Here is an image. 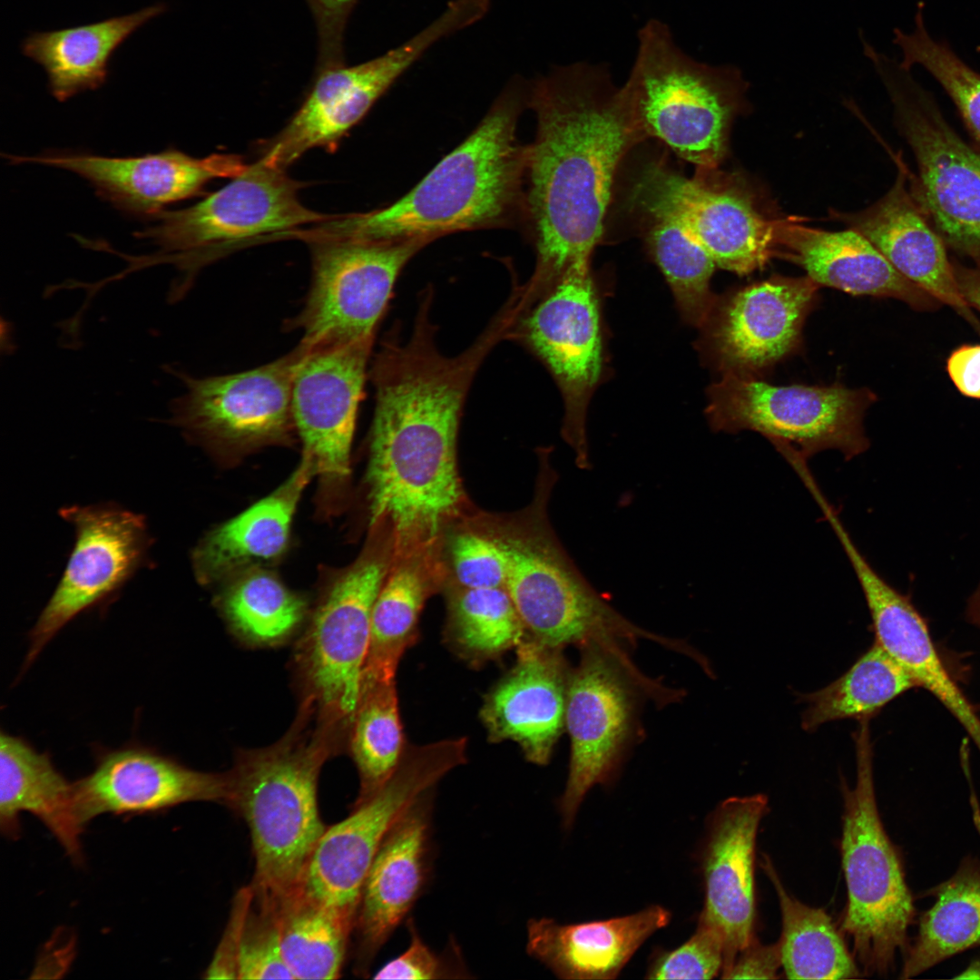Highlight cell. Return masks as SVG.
<instances>
[{"instance_id":"6da1fadb","label":"cell","mask_w":980,"mask_h":980,"mask_svg":"<svg viewBox=\"0 0 980 980\" xmlns=\"http://www.w3.org/2000/svg\"><path fill=\"white\" fill-rule=\"evenodd\" d=\"M427 312L404 338L393 328L368 376L375 388L366 482L369 526L387 524L394 554L439 544L468 515L457 468V438L466 396L495 348L479 335L456 356L441 352Z\"/></svg>"},{"instance_id":"7a4b0ae2","label":"cell","mask_w":980,"mask_h":980,"mask_svg":"<svg viewBox=\"0 0 980 980\" xmlns=\"http://www.w3.org/2000/svg\"><path fill=\"white\" fill-rule=\"evenodd\" d=\"M528 107L536 134L529 145L524 225L536 260L522 299L530 306L570 269L591 263L621 167L648 139L623 85H615L603 64L553 68L530 83Z\"/></svg>"},{"instance_id":"3957f363","label":"cell","mask_w":980,"mask_h":980,"mask_svg":"<svg viewBox=\"0 0 980 980\" xmlns=\"http://www.w3.org/2000/svg\"><path fill=\"white\" fill-rule=\"evenodd\" d=\"M530 83L511 81L466 139L410 191L386 207L335 215L317 239L388 240L524 223L529 145L517 138Z\"/></svg>"},{"instance_id":"277c9868","label":"cell","mask_w":980,"mask_h":980,"mask_svg":"<svg viewBox=\"0 0 980 980\" xmlns=\"http://www.w3.org/2000/svg\"><path fill=\"white\" fill-rule=\"evenodd\" d=\"M549 457V451L539 452L534 500L515 517L470 516L505 555V589L527 638L555 649L592 639L635 643L645 638L668 646L670 640L636 626L612 607L562 546L547 515L558 479Z\"/></svg>"},{"instance_id":"5b68a950","label":"cell","mask_w":980,"mask_h":980,"mask_svg":"<svg viewBox=\"0 0 980 980\" xmlns=\"http://www.w3.org/2000/svg\"><path fill=\"white\" fill-rule=\"evenodd\" d=\"M271 746L241 751L229 777L227 806L246 821L255 860L254 894L277 898L295 888L326 829L318 806L322 765L338 733L317 721L305 731L300 712Z\"/></svg>"},{"instance_id":"8992f818","label":"cell","mask_w":980,"mask_h":980,"mask_svg":"<svg viewBox=\"0 0 980 980\" xmlns=\"http://www.w3.org/2000/svg\"><path fill=\"white\" fill-rule=\"evenodd\" d=\"M643 143V142H642ZM638 145L621 167L612 203L634 220L676 224L716 266L740 276L761 269L776 254L775 223L740 173L696 168L688 177L665 152Z\"/></svg>"},{"instance_id":"52a82bcc","label":"cell","mask_w":980,"mask_h":980,"mask_svg":"<svg viewBox=\"0 0 980 980\" xmlns=\"http://www.w3.org/2000/svg\"><path fill=\"white\" fill-rule=\"evenodd\" d=\"M623 87L647 139L654 138L696 168H719L734 119L746 108L748 83L732 66L686 54L666 24L647 21Z\"/></svg>"},{"instance_id":"ba28073f","label":"cell","mask_w":980,"mask_h":980,"mask_svg":"<svg viewBox=\"0 0 980 980\" xmlns=\"http://www.w3.org/2000/svg\"><path fill=\"white\" fill-rule=\"evenodd\" d=\"M857 779L844 785L841 859L848 902L841 929L865 973L887 975L906 951L916 912L903 862L880 818L868 719L855 733Z\"/></svg>"},{"instance_id":"9c48e42d","label":"cell","mask_w":980,"mask_h":980,"mask_svg":"<svg viewBox=\"0 0 980 980\" xmlns=\"http://www.w3.org/2000/svg\"><path fill=\"white\" fill-rule=\"evenodd\" d=\"M371 533L366 549L320 600L296 652L301 709L338 730L350 729L359 703L373 607L394 554L387 526Z\"/></svg>"},{"instance_id":"30bf717a","label":"cell","mask_w":980,"mask_h":980,"mask_svg":"<svg viewBox=\"0 0 980 980\" xmlns=\"http://www.w3.org/2000/svg\"><path fill=\"white\" fill-rule=\"evenodd\" d=\"M873 63L915 155L910 193L945 244L980 266V154L949 126L909 70L883 54Z\"/></svg>"},{"instance_id":"8fae6325","label":"cell","mask_w":980,"mask_h":980,"mask_svg":"<svg viewBox=\"0 0 980 980\" xmlns=\"http://www.w3.org/2000/svg\"><path fill=\"white\" fill-rule=\"evenodd\" d=\"M466 760L464 738L406 748L384 786L353 807L348 818L326 828L297 887L354 926L364 881L390 828L416 799Z\"/></svg>"},{"instance_id":"7c38bea8","label":"cell","mask_w":980,"mask_h":980,"mask_svg":"<svg viewBox=\"0 0 980 980\" xmlns=\"http://www.w3.org/2000/svg\"><path fill=\"white\" fill-rule=\"evenodd\" d=\"M304 183L261 158L221 189L190 207L164 211L155 222L138 231L182 270L196 272L204 264L235 248L315 225L335 215L303 205Z\"/></svg>"},{"instance_id":"4fadbf2b","label":"cell","mask_w":980,"mask_h":980,"mask_svg":"<svg viewBox=\"0 0 980 980\" xmlns=\"http://www.w3.org/2000/svg\"><path fill=\"white\" fill-rule=\"evenodd\" d=\"M708 396L706 416L715 431H755L775 447L792 448L807 459L838 450L850 460L869 446L863 420L876 396L865 387L773 386L722 375Z\"/></svg>"},{"instance_id":"5bb4252c","label":"cell","mask_w":980,"mask_h":980,"mask_svg":"<svg viewBox=\"0 0 980 980\" xmlns=\"http://www.w3.org/2000/svg\"><path fill=\"white\" fill-rule=\"evenodd\" d=\"M620 643L594 639L583 642L579 645L580 662L570 671L564 724L571 757L559 802L566 829L588 791L614 775L632 736L636 690L642 688L661 701L676 697L640 673Z\"/></svg>"},{"instance_id":"9a60e30c","label":"cell","mask_w":980,"mask_h":980,"mask_svg":"<svg viewBox=\"0 0 980 980\" xmlns=\"http://www.w3.org/2000/svg\"><path fill=\"white\" fill-rule=\"evenodd\" d=\"M431 242L426 238L308 241L310 286L302 308L284 328L299 331V343L307 347L375 338L400 272Z\"/></svg>"},{"instance_id":"2e32d148","label":"cell","mask_w":980,"mask_h":980,"mask_svg":"<svg viewBox=\"0 0 980 980\" xmlns=\"http://www.w3.org/2000/svg\"><path fill=\"white\" fill-rule=\"evenodd\" d=\"M511 340L528 348L551 373L564 399L562 436L574 452L575 465L590 469L586 415L603 370L600 304L591 263L570 269L523 312Z\"/></svg>"},{"instance_id":"e0dca14e","label":"cell","mask_w":980,"mask_h":980,"mask_svg":"<svg viewBox=\"0 0 980 980\" xmlns=\"http://www.w3.org/2000/svg\"><path fill=\"white\" fill-rule=\"evenodd\" d=\"M299 357L298 345L241 372L204 377L179 373L186 390L173 400L171 421L189 439L215 452L289 444L296 433L291 392Z\"/></svg>"},{"instance_id":"ac0fdd59","label":"cell","mask_w":980,"mask_h":980,"mask_svg":"<svg viewBox=\"0 0 980 980\" xmlns=\"http://www.w3.org/2000/svg\"><path fill=\"white\" fill-rule=\"evenodd\" d=\"M473 23L470 6L463 0H451L435 21L406 43L368 62L325 71L288 124L265 145L261 159L286 170L310 149L334 151L429 47Z\"/></svg>"},{"instance_id":"d6986e66","label":"cell","mask_w":980,"mask_h":980,"mask_svg":"<svg viewBox=\"0 0 980 980\" xmlns=\"http://www.w3.org/2000/svg\"><path fill=\"white\" fill-rule=\"evenodd\" d=\"M59 514L74 526L75 542L30 632L24 669L75 616L114 595L144 565L152 544L145 517L113 504L65 506Z\"/></svg>"},{"instance_id":"ffe728a7","label":"cell","mask_w":980,"mask_h":980,"mask_svg":"<svg viewBox=\"0 0 980 980\" xmlns=\"http://www.w3.org/2000/svg\"><path fill=\"white\" fill-rule=\"evenodd\" d=\"M375 338L346 344L307 347L300 343L291 407L303 455L328 491L350 474V453L358 409L364 394Z\"/></svg>"},{"instance_id":"44dd1931","label":"cell","mask_w":980,"mask_h":980,"mask_svg":"<svg viewBox=\"0 0 980 980\" xmlns=\"http://www.w3.org/2000/svg\"><path fill=\"white\" fill-rule=\"evenodd\" d=\"M818 287L775 275L717 298L701 327L703 353L722 375L757 377L798 348Z\"/></svg>"},{"instance_id":"7402d4cb","label":"cell","mask_w":980,"mask_h":980,"mask_svg":"<svg viewBox=\"0 0 980 980\" xmlns=\"http://www.w3.org/2000/svg\"><path fill=\"white\" fill-rule=\"evenodd\" d=\"M6 159L13 164L37 163L72 172L118 210L142 218H154L167 206L201 192L212 180L235 178L249 166L237 154L195 158L174 148L130 157L57 152Z\"/></svg>"},{"instance_id":"603a6c76","label":"cell","mask_w":980,"mask_h":980,"mask_svg":"<svg viewBox=\"0 0 980 980\" xmlns=\"http://www.w3.org/2000/svg\"><path fill=\"white\" fill-rule=\"evenodd\" d=\"M768 810L762 794L722 801L710 820L702 856L704 906L698 921L724 943L722 977L756 938L754 861L760 823Z\"/></svg>"},{"instance_id":"cb8c5ba5","label":"cell","mask_w":980,"mask_h":980,"mask_svg":"<svg viewBox=\"0 0 980 980\" xmlns=\"http://www.w3.org/2000/svg\"><path fill=\"white\" fill-rule=\"evenodd\" d=\"M416 799L382 840L364 881L353 932L355 971L365 976L427 886L432 864V791Z\"/></svg>"},{"instance_id":"d4e9b609","label":"cell","mask_w":980,"mask_h":980,"mask_svg":"<svg viewBox=\"0 0 980 980\" xmlns=\"http://www.w3.org/2000/svg\"><path fill=\"white\" fill-rule=\"evenodd\" d=\"M82 823L105 814L161 811L191 801L227 805L228 772L189 769L152 750L128 747L100 757L94 769L74 782Z\"/></svg>"},{"instance_id":"484cf974","label":"cell","mask_w":980,"mask_h":980,"mask_svg":"<svg viewBox=\"0 0 980 980\" xmlns=\"http://www.w3.org/2000/svg\"><path fill=\"white\" fill-rule=\"evenodd\" d=\"M562 649L525 638L516 662L487 694L480 717L492 741L516 742L530 761L546 764L563 732L568 669Z\"/></svg>"},{"instance_id":"4316f807","label":"cell","mask_w":980,"mask_h":980,"mask_svg":"<svg viewBox=\"0 0 980 980\" xmlns=\"http://www.w3.org/2000/svg\"><path fill=\"white\" fill-rule=\"evenodd\" d=\"M897 176L877 202L857 212L830 211L865 236L906 279L964 317L980 333V323L964 299L946 244L906 189L908 170L896 158Z\"/></svg>"},{"instance_id":"83f0119b","label":"cell","mask_w":980,"mask_h":980,"mask_svg":"<svg viewBox=\"0 0 980 980\" xmlns=\"http://www.w3.org/2000/svg\"><path fill=\"white\" fill-rule=\"evenodd\" d=\"M778 253L802 267L819 286L854 295L893 298L916 309L937 303L932 296L901 275L860 232L847 228L830 231L777 219ZM777 253V254H778Z\"/></svg>"},{"instance_id":"f1b7e54d","label":"cell","mask_w":980,"mask_h":980,"mask_svg":"<svg viewBox=\"0 0 980 980\" xmlns=\"http://www.w3.org/2000/svg\"><path fill=\"white\" fill-rule=\"evenodd\" d=\"M671 916L669 910L654 905L628 916L579 924L531 919L526 950L561 979H614Z\"/></svg>"},{"instance_id":"f546056e","label":"cell","mask_w":980,"mask_h":980,"mask_svg":"<svg viewBox=\"0 0 980 980\" xmlns=\"http://www.w3.org/2000/svg\"><path fill=\"white\" fill-rule=\"evenodd\" d=\"M448 578L444 543L394 555L376 599L361 690L395 681L399 662L416 639L426 600Z\"/></svg>"},{"instance_id":"4dcf8cb0","label":"cell","mask_w":980,"mask_h":980,"mask_svg":"<svg viewBox=\"0 0 980 980\" xmlns=\"http://www.w3.org/2000/svg\"><path fill=\"white\" fill-rule=\"evenodd\" d=\"M313 476L311 461L302 456L276 490L207 533L191 555L198 582L210 584L246 564L279 556L287 547L302 492Z\"/></svg>"},{"instance_id":"1f68e13d","label":"cell","mask_w":980,"mask_h":980,"mask_svg":"<svg viewBox=\"0 0 980 980\" xmlns=\"http://www.w3.org/2000/svg\"><path fill=\"white\" fill-rule=\"evenodd\" d=\"M38 818L63 846L73 861L83 858L80 837L84 825L74 800V785L54 767L50 756L38 752L23 738L1 732L0 828L15 838L19 814Z\"/></svg>"},{"instance_id":"d6a6232c","label":"cell","mask_w":980,"mask_h":980,"mask_svg":"<svg viewBox=\"0 0 980 980\" xmlns=\"http://www.w3.org/2000/svg\"><path fill=\"white\" fill-rule=\"evenodd\" d=\"M876 642L957 720L980 752V716L945 666L924 617L893 586L867 600Z\"/></svg>"},{"instance_id":"836d02e7","label":"cell","mask_w":980,"mask_h":980,"mask_svg":"<svg viewBox=\"0 0 980 980\" xmlns=\"http://www.w3.org/2000/svg\"><path fill=\"white\" fill-rule=\"evenodd\" d=\"M165 10V5L156 4L94 24L33 33L24 40L22 52L44 68L51 93L64 102L100 88L107 79L109 62L116 49Z\"/></svg>"},{"instance_id":"e575fe53","label":"cell","mask_w":980,"mask_h":980,"mask_svg":"<svg viewBox=\"0 0 980 980\" xmlns=\"http://www.w3.org/2000/svg\"><path fill=\"white\" fill-rule=\"evenodd\" d=\"M926 895L935 902L919 916L917 933L903 955L902 979L980 946L979 858H964L950 878Z\"/></svg>"},{"instance_id":"d590c367","label":"cell","mask_w":980,"mask_h":980,"mask_svg":"<svg viewBox=\"0 0 980 980\" xmlns=\"http://www.w3.org/2000/svg\"><path fill=\"white\" fill-rule=\"evenodd\" d=\"M764 870L777 893L782 931L779 941L781 965L789 979H850L859 975L853 956L830 916L809 906L783 887L768 857Z\"/></svg>"},{"instance_id":"8d00e7d4","label":"cell","mask_w":980,"mask_h":980,"mask_svg":"<svg viewBox=\"0 0 980 980\" xmlns=\"http://www.w3.org/2000/svg\"><path fill=\"white\" fill-rule=\"evenodd\" d=\"M272 900L283 958L295 979L338 978L354 926L297 887Z\"/></svg>"},{"instance_id":"74e56055","label":"cell","mask_w":980,"mask_h":980,"mask_svg":"<svg viewBox=\"0 0 980 980\" xmlns=\"http://www.w3.org/2000/svg\"><path fill=\"white\" fill-rule=\"evenodd\" d=\"M914 687L909 673L875 642L842 676L802 697L801 726L813 731L833 720L869 719Z\"/></svg>"},{"instance_id":"f35d334b","label":"cell","mask_w":980,"mask_h":980,"mask_svg":"<svg viewBox=\"0 0 980 980\" xmlns=\"http://www.w3.org/2000/svg\"><path fill=\"white\" fill-rule=\"evenodd\" d=\"M217 604L233 632L256 646L283 642L296 632L308 612L301 596L258 567L236 571L218 595Z\"/></svg>"},{"instance_id":"ab89813d","label":"cell","mask_w":980,"mask_h":980,"mask_svg":"<svg viewBox=\"0 0 980 980\" xmlns=\"http://www.w3.org/2000/svg\"><path fill=\"white\" fill-rule=\"evenodd\" d=\"M349 747L360 783L355 807L384 786L406 750L395 681L361 690L349 729Z\"/></svg>"},{"instance_id":"60d3db41","label":"cell","mask_w":980,"mask_h":980,"mask_svg":"<svg viewBox=\"0 0 980 980\" xmlns=\"http://www.w3.org/2000/svg\"><path fill=\"white\" fill-rule=\"evenodd\" d=\"M632 221L664 275L682 318L701 328L717 300L710 287L715 262L670 220L641 218Z\"/></svg>"},{"instance_id":"b9f144b4","label":"cell","mask_w":980,"mask_h":980,"mask_svg":"<svg viewBox=\"0 0 980 980\" xmlns=\"http://www.w3.org/2000/svg\"><path fill=\"white\" fill-rule=\"evenodd\" d=\"M448 592V630L463 652L491 658L517 647L527 638L524 626L505 587L460 588Z\"/></svg>"},{"instance_id":"7bdbcfd3","label":"cell","mask_w":980,"mask_h":980,"mask_svg":"<svg viewBox=\"0 0 980 980\" xmlns=\"http://www.w3.org/2000/svg\"><path fill=\"white\" fill-rule=\"evenodd\" d=\"M894 43L902 51L901 66L924 67L941 84L956 105L967 128L980 143V74L966 64L946 44L935 40L924 21L919 3L911 32L894 30Z\"/></svg>"},{"instance_id":"ee69618b","label":"cell","mask_w":980,"mask_h":980,"mask_svg":"<svg viewBox=\"0 0 980 980\" xmlns=\"http://www.w3.org/2000/svg\"><path fill=\"white\" fill-rule=\"evenodd\" d=\"M444 555L453 586L505 587L506 562L497 544L467 516L446 533Z\"/></svg>"},{"instance_id":"f6af8a7d","label":"cell","mask_w":980,"mask_h":980,"mask_svg":"<svg viewBox=\"0 0 980 980\" xmlns=\"http://www.w3.org/2000/svg\"><path fill=\"white\" fill-rule=\"evenodd\" d=\"M238 979H295L283 958L273 900L254 892L242 933Z\"/></svg>"},{"instance_id":"bcb514c9","label":"cell","mask_w":980,"mask_h":980,"mask_svg":"<svg viewBox=\"0 0 980 980\" xmlns=\"http://www.w3.org/2000/svg\"><path fill=\"white\" fill-rule=\"evenodd\" d=\"M724 943L720 933L698 921L694 934L679 947L657 952L646 972L648 979H711L721 974Z\"/></svg>"},{"instance_id":"7dc6e473","label":"cell","mask_w":980,"mask_h":980,"mask_svg":"<svg viewBox=\"0 0 980 980\" xmlns=\"http://www.w3.org/2000/svg\"><path fill=\"white\" fill-rule=\"evenodd\" d=\"M410 942L398 956L384 965L375 979H448L470 977L460 950L455 943L441 954L432 950L420 936L413 919L408 921Z\"/></svg>"},{"instance_id":"c3c4849f","label":"cell","mask_w":980,"mask_h":980,"mask_svg":"<svg viewBox=\"0 0 980 980\" xmlns=\"http://www.w3.org/2000/svg\"><path fill=\"white\" fill-rule=\"evenodd\" d=\"M253 899L251 885L239 890L212 960L204 972L206 979H238L239 956L246 917Z\"/></svg>"},{"instance_id":"681fc988","label":"cell","mask_w":980,"mask_h":980,"mask_svg":"<svg viewBox=\"0 0 980 980\" xmlns=\"http://www.w3.org/2000/svg\"><path fill=\"white\" fill-rule=\"evenodd\" d=\"M781 965L779 942L762 945L756 939L737 956L724 979H776Z\"/></svg>"},{"instance_id":"f907efd6","label":"cell","mask_w":980,"mask_h":980,"mask_svg":"<svg viewBox=\"0 0 980 980\" xmlns=\"http://www.w3.org/2000/svg\"><path fill=\"white\" fill-rule=\"evenodd\" d=\"M946 369L962 395L980 399V344L955 349L947 358Z\"/></svg>"},{"instance_id":"816d5d0a","label":"cell","mask_w":980,"mask_h":980,"mask_svg":"<svg viewBox=\"0 0 980 980\" xmlns=\"http://www.w3.org/2000/svg\"><path fill=\"white\" fill-rule=\"evenodd\" d=\"M953 270L964 299L980 311V266L968 268L954 263Z\"/></svg>"},{"instance_id":"f5cc1de1","label":"cell","mask_w":980,"mask_h":980,"mask_svg":"<svg viewBox=\"0 0 980 980\" xmlns=\"http://www.w3.org/2000/svg\"><path fill=\"white\" fill-rule=\"evenodd\" d=\"M966 617L974 625L980 627V582L967 602Z\"/></svg>"},{"instance_id":"db71d44e","label":"cell","mask_w":980,"mask_h":980,"mask_svg":"<svg viewBox=\"0 0 980 980\" xmlns=\"http://www.w3.org/2000/svg\"><path fill=\"white\" fill-rule=\"evenodd\" d=\"M354 1L355 0H316L325 12L334 15L346 11Z\"/></svg>"},{"instance_id":"11a10c76","label":"cell","mask_w":980,"mask_h":980,"mask_svg":"<svg viewBox=\"0 0 980 980\" xmlns=\"http://www.w3.org/2000/svg\"><path fill=\"white\" fill-rule=\"evenodd\" d=\"M980 977V959L975 961L965 970L960 977Z\"/></svg>"}]
</instances>
